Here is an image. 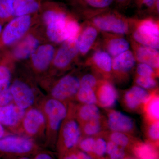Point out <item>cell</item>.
<instances>
[{
    "label": "cell",
    "instance_id": "cell-39",
    "mask_svg": "<svg viewBox=\"0 0 159 159\" xmlns=\"http://www.w3.org/2000/svg\"><path fill=\"white\" fill-rule=\"evenodd\" d=\"M107 143L102 138H98L96 140L93 152L97 156L102 157L106 153Z\"/></svg>",
    "mask_w": 159,
    "mask_h": 159
},
{
    "label": "cell",
    "instance_id": "cell-38",
    "mask_svg": "<svg viewBox=\"0 0 159 159\" xmlns=\"http://www.w3.org/2000/svg\"><path fill=\"white\" fill-rule=\"evenodd\" d=\"M148 126L147 134L149 139L154 141H158L159 139V121L151 122Z\"/></svg>",
    "mask_w": 159,
    "mask_h": 159
},
{
    "label": "cell",
    "instance_id": "cell-16",
    "mask_svg": "<svg viewBox=\"0 0 159 159\" xmlns=\"http://www.w3.org/2000/svg\"><path fill=\"white\" fill-rule=\"evenodd\" d=\"M150 95L145 89L138 85L134 86L125 93L124 103L129 109L135 110L144 106L149 99Z\"/></svg>",
    "mask_w": 159,
    "mask_h": 159
},
{
    "label": "cell",
    "instance_id": "cell-47",
    "mask_svg": "<svg viewBox=\"0 0 159 159\" xmlns=\"http://www.w3.org/2000/svg\"><path fill=\"white\" fill-rule=\"evenodd\" d=\"M121 5H125L129 2L130 0H115Z\"/></svg>",
    "mask_w": 159,
    "mask_h": 159
},
{
    "label": "cell",
    "instance_id": "cell-46",
    "mask_svg": "<svg viewBox=\"0 0 159 159\" xmlns=\"http://www.w3.org/2000/svg\"><path fill=\"white\" fill-rule=\"evenodd\" d=\"M5 129L3 128L2 125L0 123V139L5 136Z\"/></svg>",
    "mask_w": 159,
    "mask_h": 159
},
{
    "label": "cell",
    "instance_id": "cell-18",
    "mask_svg": "<svg viewBox=\"0 0 159 159\" xmlns=\"http://www.w3.org/2000/svg\"><path fill=\"white\" fill-rule=\"evenodd\" d=\"M90 63L104 77H110L112 72V59L106 51L98 50L95 52L91 57Z\"/></svg>",
    "mask_w": 159,
    "mask_h": 159
},
{
    "label": "cell",
    "instance_id": "cell-19",
    "mask_svg": "<svg viewBox=\"0 0 159 159\" xmlns=\"http://www.w3.org/2000/svg\"><path fill=\"white\" fill-rule=\"evenodd\" d=\"M54 54V48L50 45L40 47L36 53L32 55V62L35 68L39 71L47 69L53 58Z\"/></svg>",
    "mask_w": 159,
    "mask_h": 159
},
{
    "label": "cell",
    "instance_id": "cell-12",
    "mask_svg": "<svg viewBox=\"0 0 159 159\" xmlns=\"http://www.w3.org/2000/svg\"><path fill=\"white\" fill-rule=\"evenodd\" d=\"M96 93L97 103L103 108H111L116 105L118 93L113 84L108 80L98 83Z\"/></svg>",
    "mask_w": 159,
    "mask_h": 159
},
{
    "label": "cell",
    "instance_id": "cell-36",
    "mask_svg": "<svg viewBox=\"0 0 159 159\" xmlns=\"http://www.w3.org/2000/svg\"><path fill=\"white\" fill-rule=\"evenodd\" d=\"M96 140L92 137L83 139L79 143L80 148L86 153L93 152Z\"/></svg>",
    "mask_w": 159,
    "mask_h": 159
},
{
    "label": "cell",
    "instance_id": "cell-42",
    "mask_svg": "<svg viewBox=\"0 0 159 159\" xmlns=\"http://www.w3.org/2000/svg\"><path fill=\"white\" fill-rule=\"evenodd\" d=\"M11 74L9 69L4 66H0V80L3 79H10Z\"/></svg>",
    "mask_w": 159,
    "mask_h": 159
},
{
    "label": "cell",
    "instance_id": "cell-30",
    "mask_svg": "<svg viewBox=\"0 0 159 159\" xmlns=\"http://www.w3.org/2000/svg\"><path fill=\"white\" fill-rule=\"evenodd\" d=\"M81 129L86 135L93 136L100 132L102 129L101 118L94 119L82 124Z\"/></svg>",
    "mask_w": 159,
    "mask_h": 159
},
{
    "label": "cell",
    "instance_id": "cell-44",
    "mask_svg": "<svg viewBox=\"0 0 159 159\" xmlns=\"http://www.w3.org/2000/svg\"><path fill=\"white\" fill-rule=\"evenodd\" d=\"M118 147L119 146L113 142L111 141H109L108 143H107L106 153L109 155L113 151Z\"/></svg>",
    "mask_w": 159,
    "mask_h": 159
},
{
    "label": "cell",
    "instance_id": "cell-24",
    "mask_svg": "<svg viewBox=\"0 0 159 159\" xmlns=\"http://www.w3.org/2000/svg\"><path fill=\"white\" fill-rule=\"evenodd\" d=\"M143 107L145 117L148 122L159 121V98L157 94L155 93L151 94Z\"/></svg>",
    "mask_w": 159,
    "mask_h": 159
},
{
    "label": "cell",
    "instance_id": "cell-4",
    "mask_svg": "<svg viewBox=\"0 0 159 159\" xmlns=\"http://www.w3.org/2000/svg\"><path fill=\"white\" fill-rule=\"evenodd\" d=\"M92 24L97 29L116 34H126L129 30L128 22L118 13L102 11L93 15Z\"/></svg>",
    "mask_w": 159,
    "mask_h": 159
},
{
    "label": "cell",
    "instance_id": "cell-21",
    "mask_svg": "<svg viewBox=\"0 0 159 159\" xmlns=\"http://www.w3.org/2000/svg\"><path fill=\"white\" fill-rule=\"evenodd\" d=\"M97 29L95 26L91 25L87 27L83 31L78 39L79 51L81 54H87L93 45L98 36Z\"/></svg>",
    "mask_w": 159,
    "mask_h": 159
},
{
    "label": "cell",
    "instance_id": "cell-14",
    "mask_svg": "<svg viewBox=\"0 0 159 159\" xmlns=\"http://www.w3.org/2000/svg\"><path fill=\"white\" fill-rule=\"evenodd\" d=\"M107 124L111 130L123 133L130 132L134 127L132 119L121 112L115 110L109 112Z\"/></svg>",
    "mask_w": 159,
    "mask_h": 159
},
{
    "label": "cell",
    "instance_id": "cell-2",
    "mask_svg": "<svg viewBox=\"0 0 159 159\" xmlns=\"http://www.w3.org/2000/svg\"><path fill=\"white\" fill-rule=\"evenodd\" d=\"M39 150L34 139L26 136L11 135L0 139V155L6 157L29 156Z\"/></svg>",
    "mask_w": 159,
    "mask_h": 159
},
{
    "label": "cell",
    "instance_id": "cell-3",
    "mask_svg": "<svg viewBox=\"0 0 159 159\" xmlns=\"http://www.w3.org/2000/svg\"><path fill=\"white\" fill-rule=\"evenodd\" d=\"M81 132V126L74 117V108L71 106L57 135V148L61 155L66 151L73 149L78 144Z\"/></svg>",
    "mask_w": 159,
    "mask_h": 159
},
{
    "label": "cell",
    "instance_id": "cell-34",
    "mask_svg": "<svg viewBox=\"0 0 159 159\" xmlns=\"http://www.w3.org/2000/svg\"><path fill=\"white\" fill-rule=\"evenodd\" d=\"M111 141L119 147L124 148L128 145L129 139L125 134L119 132H114L110 135Z\"/></svg>",
    "mask_w": 159,
    "mask_h": 159
},
{
    "label": "cell",
    "instance_id": "cell-6",
    "mask_svg": "<svg viewBox=\"0 0 159 159\" xmlns=\"http://www.w3.org/2000/svg\"><path fill=\"white\" fill-rule=\"evenodd\" d=\"M18 130L33 139L45 135V119L41 110L31 107L26 111Z\"/></svg>",
    "mask_w": 159,
    "mask_h": 159
},
{
    "label": "cell",
    "instance_id": "cell-23",
    "mask_svg": "<svg viewBox=\"0 0 159 159\" xmlns=\"http://www.w3.org/2000/svg\"><path fill=\"white\" fill-rule=\"evenodd\" d=\"M38 0H14V16L27 15L36 12L39 9Z\"/></svg>",
    "mask_w": 159,
    "mask_h": 159
},
{
    "label": "cell",
    "instance_id": "cell-28",
    "mask_svg": "<svg viewBox=\"0 0 159 159\" xmlns=\"http://www.w3.org/2000/svg\"><path fill=\"white\" fill-rule=\"evenodd\" d=\"M76 97L77 100L84 104H96L97 99L94 89L87 87H80Z\"/></svg>",
    "mask_w": 159,
    "mask_h": 159
},
{
    "label": "cell",
    "instance_id": "cell-8",
    "mask_svg": "<svg viewBox=\"0 0 159 159\" xmlns=\"http://www.w3.org/2000/svg\"><path fill=\"white\" fill-rule=\"evenodd\" d=\"M80 88V80L74 76H66L60 80L51 92V97L64 102L76 96Z\"/></svg>",
    "mask_w": 159,
    "mask_h": 159
},
{
    "label": "cell",
    "instance_id": "cell-5",
    "mask_svg": "<svg viewBox=\"0 0 159 159\" xmlns=\"http://www.w3.org/2000/svg\"><path fill=\"white\" fill-rule=\"evenodd\" d=\"M138 43L158 50L159 47V24L152 18L145 19L137 23L133 33Z\"/></svg>",
    "mask_w": 159,
    "mask_h": 159
},
{
    "label": "cell",
    "instance_id": "cell-29",
    "mask_svg": "<svg viewBox=\"0 0 159 159\" xmlns=\"http://www.w3.org/2000/svg\"><path fill=\"white\" fill-rule=\"evenodd\" d=\"M10 80H0V107L5 106L13 102L10 89Z\"/></svg>",
    "mask_w": 159,
    "mask_h": 159
},
{
    "label": "cell",
    "instance_id": "cell-40",
    "mask_svg": "<svg viewBox=\"0 0 159 159\" xmlns=\"http://www.w3.org/2000/svg\"><path fill=\"white\" fill-rule=\"evenodd\" d=\"M157 0H136L137 6L140 9H154L155 5Z\"/></svg>",
    "mask_w": 159,
    "mask_h": 159
},
{
    "label": "cell",
    "instance_id": "cell-37",
    "mask_svg": "<svg viewBox=\"0 0 159 159\" xmlns=\"http://www.w3.org/2000/svg\"><path fill=\"white\" fill-rule=\"evenodd\" d=\"M98 83V80L94 75L87 74L80 80V87H87L94 89L97 87Z\"/></svg>",
    "mask_w": 159,
    "mask_h": 159
},
{
    "label": "cell",
    "instance_id": "cell-27",
    "mask_svg": "<svg viewBox=\"0 0 159 159\" xmlns=\"http://www.w3.org/2000/svg\"><path fill=\"white\" fill-rule=\"evenodd\" d=\"M134 152L139 159H158V157L156 149L147 143L138 144L134 148Z\"/></svg>",
    "mask_w": 159,
    "mask_h": 159
},
{
    "label": "cell",
    "instance_id": "cell-41",
    "mask_svg": "<svg viewBox=\"0 0 159 159\" xmlns=\"http://www.w3.org/2000/svg\"><path fill=\"white\" fill-rule=\"evenodd\" d=\"M111 159H123L125 156L124 148L122 147H117L109 154Z\"/></svg>",
    "mask_w": 159,
    "mask_h": 159
},
{
    "label": "cell",
    "instance_id": "cell-45",
    "mask_svg": "<svg viewBox=\"0 0 159 159\" xmlns=\"http://www.w3.org/2000/svg\"><path fill=\"white\" fill-rule=\"evenodd\" d=\"M7 159H33L29 156L6 157Z\"/></svg>",
    "mask_w": 159,
    "mask_h": 159
},
{
    "label": "cell",
    "instance_id": "cell-31",
    "mask_svg": "<svg viewBox=\"0 0 159 159\" xmlns=\"http://www.w3.org/2000/svg\"><path fill=\"white\" fill-rule=\"evenodd\" d=\"M14 0H0V19L14 16Z\"/></svg>",
    "mask_w": 159,
    "mask_h": 159
},
{
    "label": "cell",
    "instance_id": "cell-35",
    "mask_svg": "<svg viewBox=\"0 0 159 159\" xmlns=\"http://www.w3.org/2000/svg\"><path fill=\"white\" fill-rule=\"evenodd\" d=\"M138 76L142 77H155L157 72L148 65L140 63L137 68Z\"/></svg>",
    "mask_w": 159,
    "mask_h": 159
},
{
    "label": "cell",
    "instance_id": "cell-7",
    "mask_svg": "<svg viewBox=\"0 0 159 159\" xmlns=\"http://www.w3.org/2000/svg\"><path fill=\"white\" fill-rule=\"evenodd\" d=\"M47 25V34L50 39L56 43L66 41V26L68 21L65 13L53 10H47L43 15Z\"/></svg>",
    "mask_w": 159,
    "mask_h": 159
},
{
    "label": "cell",
    "instance_id": "cell-13",
    "mask_svg": "<svg viewBox=\"0 0 159 159\" xmlns=\"http://www.w3.org/2000/svg\"><path fill=\"white\" fill-rule=\"evenodd\" d=\"M79 51L78 39L66 41L57 52L54 61L55 66L58 68L67 66Z\"/></svg>",
    "mask_w": 159,
    "mask_h": 159
},
{
    "label": "cell",
    "instance_id": "cell-33",
    "mask_svg": "<svg viewBox=\"0 0 159 159\" xmlns=\"http://www.w3.org/2000/svg\"><path fill=\"white\" fill-rule=\"evenodd\" d=\"M135 82L138 86L145 89L155 88L157 85L156 80L152 77L137 76Z\"/></svg>",
    "mask_w": 159,
    "mask_h": 159
},
{
    "label": "cell",
    "instance_id": "cell-26",
    "mask_svg": "<svg viewBox=\"0 0 159 159\" xmlns=\"http://www.w3.org/2000/svg\"><path fill=\"white\" fill-rule=\"evenodd\" d=\"M89 10V13L93 15L102 11H105L109 8L115 2V0H80Z\"/></svg>",
    "mask_w": 159,
    "mask_h": 159
},
{
    "label": "cell",
    "instance_id": "cell-20",
    "mask_svg": "<svg viewBox=\"0 0 159 159\" xmlns=\"http://www.w3.org/2000/svg\"><path fill=\"white\" fill-rule=\"evenodd\" d=\"M74 116L80 125L85 122L101 118V113L96 104H84L75 110Z\"/></svg>",
    "mask_w": 159,
    "mask_h": 159
},
{
    "label": "cell",
    "instance_id": "cell-9",
    "mask_svg": "<svg viewBox=\"0 0 159 159\" xmlns=\"http://www.w3.org/2000/svg\"><path fill=\"white\" fill-rule=\"evenodd\" d=\"M31 19L29 15L17 16L6 26L2 34L3 43L11 44L25 33L29 29Z\"/></svg>",
    "mask_w": 159,
    "mask_h": 159
},
{
    "label": "cell",
    "instance_id": "cell-15",
    "mask_svg": "<svg viewBox=\"0 0 159 159\" xmlns=\"http://www.w3.org/2000/svg\"><path fill=\"white\" fill-rule=\"evenodd\" d=\"M133 46L136 60L150 66L157 72L158 71L159 53L157 50L139 43H134Z\"/></svg>",
    "mask_w": 159,
    "mask_h": 159
},
{
    "label": "cell",
    "instance_id": "cell-11",
    "mask_svg": "<svg viewBox=\"0 0 159 159\" xmlns=\"http://www.w3.org/2000/svg\"><path fill=\"white\" fill-rule=\"evenodd\" d=\"M26 111L12 102L0 107V123L13 130H18Z\"/></svg>",
    "mask_w": 159,
    "mask_h": 159
},
{
    "label": "cell",
    "instance_id": "cell-10",
    "mask_svg": "<svg viewBox=\"0 0 159 159\" xmlns=\"http://www.w3.org/2000/svg\"><path fill=\"white\" fill-rule=\"evenodd\" d=\"M13 102L23 109L31 108L35 101L33 91L29 85L20 80H16L10 86Z\"/></svg>",
    "mask_w": 159,
    "mask_h": 159
},
{
    "label": "cell",
    "instance_id": "cell-22",
    "mask_svg": "<svg viewBox=\"0 0 159 159\" xmlns=\"http://www.w3.org/2000/svg\"><path fill=\"white\" fill-rule=\"evenodd\" d=\"M38 41L33 36H28L19 44L15 49V56L19 59L30 57L37 49Z\"/></svg>",
    "mask_w": 159,
    "mask_h": 159
},
{
    "label": "cell",
    "instance_id": "cell-17",
    "mask_svg": "<svg viewBox=\"0 0 159 159\" xmlns=\"http://www.w3.org/2000/svg\"><path fill=\"white\" fill-rule=\"evenodd\" d=\"M136 60L131 51L129 50L125 51L114 57L112 66V71L117 76L128 74L135 65Z\"/></svg>",
    "mask_w": 159,
    "mask_h": 159
},
{
    "label": "cell",
    "instance_id": "cell-43",
    "mask_svg": "<svg viewBox=\"0 0 159 159\" xmlns=\"http://www.w3.org/2000/svg\"><path fill=\"white\" fill-rule=\"evenodd\" d=\"M33 159H53L50 154L44 152H38L34 154Z\"/></svg>",
    "mask_w": 159,
    "mask_h": 159
},
{
    "label": "cell",
    "instance_id": "cell-32",
    "mask_svg": "<svg viewBox=\"0 0 159 159\" xmlns=\"http://www.w3.org/2000/svg\"><path fill=\"white\" fill-rule=\"evenodd\" d=\"M80 27L77 22L68 20L66 26V41L77 39Z\"/></svg>",
    "mask_w": 159,
    "mask_h": 159
},
{
    "label": "cell",
    "instance_id": "cell-25",
    "mask_svg": "<svg viewBox=\"0 0 159 159\" xmlns=\"http://www.w3.org/2000/svg\"><path fill=\"white\" fill-rule=\"evenodd\" d=\"M129 47L130 45L128 41L121 37L111 38L106 44L107 53L113 57L128 51Z\"/></svg>",
    "mask_w": 159,
    "mask_h": 159
},
{
    "label": "cell",
    "instance_id": "cell-1",
    "mask_svg": "<svg viewBox=\"0 0 159 159\" xmlns=\"http://www.w3.org/2000/svg\"><path fill=\"white\" fill-rule=\"evenodd\" d=\"M40 110L45 119L46 139L51 144L56 141L61 126L67 116L68 110L64 102L52 98L46 99L42 103Z\"/></svg>",
    "mask_w": 159,
    "mask_h": 159
}]
</instances>
